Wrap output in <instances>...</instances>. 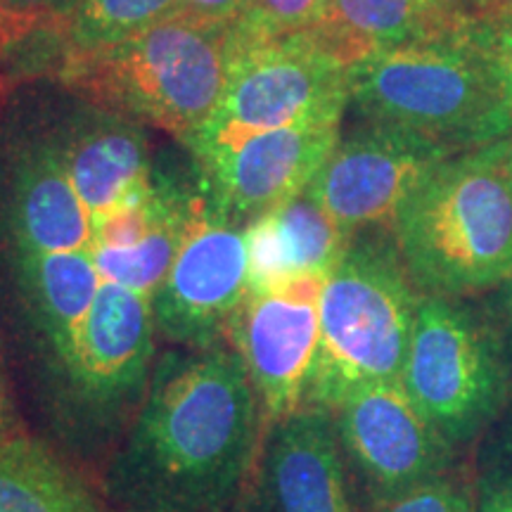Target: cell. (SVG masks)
I'll return each mask as SVG.
<instances>
[{
  "mask_svg": "<svg viewBox=\"0 0 512 512\" xmlns=\"http://www.w3.org/2000/svg\"><path fill=\"white\" fill-rule=\"evenodd\" d=\"M259 399L228 344L171 351L112 467L124 512H216L235 501L254 460Z\"/></svg>",
  "mask_w": 512,
  "mask_h": 512,
  "instance_id": "1",
  "label": "cell"
},
{
  "mask_svg": "<svg viewBox=\"0 0 512 512\" xmlns=\"http://www.w3.org/2000/svg\"><path fill=\"white\" fill-rule=\"evenodd\" d=\"M394 240L418 290L463 297L512 275L508 138L448 157L411 192Z\"/></svg>",
  "mask_w": 512,
  "mask_h": 512,
  "instance_id": "2",
  "label": "cell"
},
{
  "mask_svg": "<svg viewBox=\"0 0 512 512\" xmlns=\"http://www.w3.org/2000/svg\"><path fill=\"white\" fill-rule=\"evenodd\" d=\"M349 102L363 121L427 133L460 152L512 136V100L470 24L354 64Z\"/></svg>",
  "mask_w": 512,
  "mask_h": 512,
  "instance_id": "3",
  "label": "cell"
},
{
  "mask_svg": "<svg viewBox=\"0 0 512 512\" xmlns=\"http://www.w3.org/2000/svg\"><path fill=\"white\" fill-rule=\"evenodd\" d=\"M233 60V22L185 12L117 46L64 57V79L121 117L150 121L190 143L223 98Z\"/></svg>",
  "mask_w": 512,
  "mask_h": 512,
  "instance_id": "4",
  "label": "cell"
},
{
  "mask_svg": "<svg viewBox=\"0 0 512 512\" xmlns=\"http://www.w3.org/2000/svg\"><path fill=\"white\" fill-rule=\"evenodd\" d=\"M420 294L396 240H351L320 292V339L302 408L335 413L366 384L399 380Z\"/></svg>",
  "mask_w": 512,
  "mask_h": 512,
  "instance_id": "5",
  "label": "cell"
},
{
  "mask_svg": "<svg viewBox=\"0 0 512 512\" xmlns=\"http://www.w3.org/2000/svg\"><path fill=\"white\" fill-rule=\"evenodd\" d=\"M351 69L313 31L273 41H240L233 31L226 91L188 150L200 155L254 133L339 121L351 98Z\"/></svg>",
  "mask_w": 512,
  "mask_h": 512,
  "instance_id": "6",
  "label": "cell"
},
{
  "mask_svg": "<svg viewBox=\"0 0 512 512\" xmlns=\"http://www.w3.org/2000/svg\"><path fill=\"white\" fill-rule=\"evenodd\" d=\"M401 382L448 441L465 439L501 401V370L484 332L451 299L422 294Z\"/></svg>",
  "mask_w": 512,
  "mask_h": 512,
  "instance_id": "7",
  "label": "cell"
},
{
  "mask_svg": "<svg viewBox=\"0 0 512 512\" xmlns=\"http://www.w3.org/2000/svg\"><path fill=\"white\" fill-rule=\"evenodd\" d=\"M458 147L411 128L370 124L347 138L320 166L306 195L349 235L394 223L403 202Z\"/></svg>",
  "mask_w": 512,
  "mask_h": 512,
  "instance_id": "8",
  "label": "cell"
},
{
  "mask_svg": "<svg viewBox=\"0 0 512 512\" xmlns=\"http://www.w3.org/2000/svg\"><path fill=\"white\" fill-rule=\"evenodd\" d=\"M247 294L245 230L223 216L202 190L174 266L152 297L157 330L188 349L219 344Z\"/></svg>",
  "mask_w": 512,
  "mask_h": 512,
  "instance_id": "9",
  "label": "cell"
},
{
  "mask_svg": "<svg viewBox=\"0 0 512 512\" xmlns=\"http://www.w3.org/2000/svg\"><path fill=\"white\" fill-rule=\"evenodd\" d=\"M328 278H297L273 292H249L228 320L230 347L245 363L268 420L304 406L320 339V292Z\"/></svg>",
  "mask_w": 512,
  "mask_h": 512,
  "instance_id": "10",
  "label": "cell"
},
{
  "mask_svg": "<svg viewBox=\"0 0 512 512\" xmlns=\"http://www.w3.org/2000/svg\"><path fill=\"white\" fill-rule=\"evenodd\" d=\"M337 140L339 121L323 119L254 133L192 157L209 202L230 221L249 223L302 195Z\"/></svg>",
  "mask_w": 512,
  "mask_h": 512,
  "instance_id": "11",
  "label": "cell"
},
{
  "mask_svg": "<svg viewBox=\"0 0 512 512\" xmlns=\"http://www.w3.org/2000/svg\"><path fill=\"white\" fill-rule=\"evenodd\" d=\"M335 413L339 444L387 501L430 482L446 463L451 441L422 413L401 377L356 389Z\"/></svg>",
  "mask_w": 512,
  "mask_h": 512,
  "instance_id": "12",
  "label": "cell"
},
{
  "mask_svg": "<svg viewBox=\"0 0 512 512\" xmlns=\"http://www.w3.org/2000/svg\"><path fill=\"white\" fill-rule=\"evenodd\" d=\"M152 299L102 280L72 358L69 382L95 408L117 406L143 387L155 354Z\"/></svg>",
  "mask_w": 512,
  "mask_h": 512,
  "instance_id": "13",
  "label": "cell"
},
{
  "mask_svg": "<svg viewBox=\"0 0 512 512\" xmlns=\"http://www.w3.org/2000/svg\"><path fill=\"white\" fill-rule=\"evenodd\" d=\"M330 413L299 408L275 422L264 482L275 512H354Z\"/></svg>",
  "mask_w": 512,
  "mask_h": 512,
  "instance_id": "14",
  "label": "cell"
},
{
  "mask_svg": "<svg viewBox=\"0 0 512 512\" xmlns=\"http://www.w3.org/2000/svg\"><path fill=\"white\" fill-rule=\"evenodd\" d=\"M249 290L271 292L297 278H328L354 235L311 200L306 192L245 228Z\"/></svg>",
  "mask_w": 512,
  "mask_h": 512,
  "instance_id": "15",
  "label": "cell"
},
{
  "mask_svg": "<svg viewBox=\"0 0 512 512\" xmlns=\"http://www.w3.org/2000/svg\"><path fill=\"white\" fill-rule=\"evenodd\" d=\"M53 145L93 219L143 188L155 171L143 128L114 112L81 119Z\"/></svg>",
  "mask_w": 512,
  "mask_h": 512,
  "instance_id": "16",
  "label": "cell"
},
{
  "mask_svg": "<svg viewBox=\"0 0 512 512\" xmlns=\"http://www.w3.org/2000/svg\"><path fill=\"white\" fill-rule=\"evenodd\" d=\"M12 228L19 252H91L93 216L53 143L34 147L22 159Z\"/></svg>",
  "mask_w": 512,
  "mask_h": 512,
  "instance_id": "17",
  "label": "cell"
},
{
  "mask_svg": "<svg viewBox=\"0 0 512 512\" xmlns=\"http://www.w3.org/2000/svg\"><path fill=\"white\" fill-rule=\"evenodd\" d=\"M27 302L57 361L72 358L102 278L91 252H19Z\"/></svg>",
  "mask_w": 512,
  "mask_h": 512,
  "instance_id": "18",
  "label": "cell"
},
{
  "mask_svg": "<svg viewBox=\"0 0 512 512\" xmlns=\"http://www.w3.org/2000/svg\"><path fill=\"white\" fill-rule=\"evenodd\" d=\"M456 27L434 0H330L316 29L320 41L351 67L380 50Z\"/></svg>",
  "mask_w": 512,
  "mask_h": 512,
  "instance_id": "19",
  "label": "cell"
},
{
  "mask_svg": "<svg viewBox=\"0 0 512 512\" xmlns=\"http://www.w3.org/2000/svg\"><path fill=\"white\" fill-rule=\"evenodd\" d=\"M200 195H190L174 181L162 211L143 238L121 249L91 247V256L98 266L100 278L133 290L143 297H155V292L169 275L174 259L188 235L190 221L195 216Z\"/></svg>",
  "mask_w": 512,
  "mask_h": 512,
  "instance_id": "20",
  "label": "cell"
},
{
  "mask_svg": "<svg viewBox=\"0 0 512 512\" xmlns=\"http://www.w3.org/2000/svg\"><path fill=\"white\" fill-rule=\"evenodd\" d=\"M0 512H102L91 491L46 446L27 437L0 446Z\"/></svg>",
  "mask_w": 512,
  "mask_h": 512,
  "instance_id": "21",
  "label": "cell"
},
{
  "mask_svg": "<svg viewBox=\"0 0 512 512\" xmlns=\"http://www.w3.org/2000/svg\"><path fill=\"white\" fill-rule=\"evenodd\" d=\"M183 0H79L67 31V55L117 46L162 19L178 15Z\"/></svg>",
  "mask_w": 512,
  "mask_h": 512,
  "instance_id": "22",
  "label": "cell"
},
{
  "mask_svg": "<svg viewBox=\"0 0 512 512\" xmlns=\"http://www.w3.org/2000/svg\"><path fill=\"white\" fill-rule=\"evenodd\" d=\"M330 0H245L233 31L240 41H273L316 29Z\"/></svg>",
  "mask_w": 512,
  "mask_h": 512,
  "instance_id": "23",
  "label": "cell"
},
{
  "mask_svg": "<svg viewBox=\"0 0 512 512\" xmlns=\"http://www.w3.org/2000/svg\"><path fill=\"white\" fill-rule=\"evenodd\" d=\"M79 0H0V53L38 34L67 36Z\"/></svg>",
  "mask_w": 512,
  "mask_h": 512,
  "instance_id": "24",
  "label": "cell"
},
{
  "mask_svg": "<svg viewBox=\"0 0 512 512\" xmlns=\"http://www.w3.org/2000/svg\"><path fill=\"white\" fill-rule=\"evenodd\" d=\"M380 512H472V508L463 491L446 479L434 477L387 501Z\"/></svg>",
  "mask_w": 512,
  "mask_h": 512,
  "instance_id": "25",
  "label": "cell"
},
{
  "mask_svg": "<svg viewBox=\"0 0 512 512\" xmlns=\"http://www.w3.org/2000/svg\"><path fill=\"white\" fill-rule=\"evenodd\" d=\"M470 29L479 46L484 48V53L489 55V60L494 62L496 72L512 100V29L489 22H472Z\"/></svg>",
  "mask_w": 512,
  "mask_h": 512,
  "instance_id": "26",
  "label": "cell"
},
{
  "mask_svg": "<svg viewBox=\"0 0 512 512\" xmlns=\"http://www.w3.org/2000/svg\"><path fill=\"white\" fill-rule=\"evenodd\" d=\"M444 17L453 24H472L482 22L501 8L503 0H434Z\"/></svg>",
  "mask_w": 512,
  "mask_h": 512,
  "instance_id": "27",
  "label": "cell"
},
{
  "mask_svg": "<svg viewBox=\"0 0 512 512\" xmlns=\"http://www.w3.org/2000/svg\"><path fill=\"white\" fill-rule=\"evenodd\" d=\"M245 0H183L181 12L204 22H235Z\"/></svg>",
  "mask_w": 512,
  "mask_h": 512,
  "instance_id": "28",
  "label": "cell"
},
{
  "mask_svg": "<svg viewBox=\"0 0 512 512\" xmlns=\"http://www.w3.org/2000/svg\"><path fill=\"white\" fill-rule=\"evenodd\" d=\"M19 437L17 432V420L12 413V401L5 387V375H3V358H0V446L8 444L10 439Z\"/></svg>",
  "mask_w": 512,
  "mask_h": 512,
  "instance_id": "29",
  "label": "cell"
},
{
  "mask_svg": "<svg viewBox=\"0 0 512 512\" xmlns=\"http://www.w3.org/2000/svg\"><path fill=\"white\" fill-rule=\"evenodd\" d=\"M216 512H275V510L271 501H268L266 491H259V498H249V501H240V498H235V501L223 505V508Z\"/></svg>",
  "mask_w": 512,
  "mask_h": 512,
  "instance_id": "30",
  "label": "cell"
},
{
  "mask_svg": "<svg viewBox=\"0 0 512 512\" xmlns=\"http://www.w3.org/2000/svg\"><path fill=\"white\" fill-rule=\"evenodd\" d=\"M482 512H512V484L486 498Z\"/></svg>",
  "mask_w": 512,
  "mask_h": 512,
  "instance_id": "31",
  "label": "cell"
},
{
  "mask_svg": "<svg viewBox=\"0 0 512 512\" xmlns=\"http://www.w3.org/2000/svg\"><path fill=\"white\" fill-rule=\"evenodd\" d=\"M482 22L498 24V27L512 29V0H503L501 8H498L496 12H491V15L486 17V19H482Z\"/></svg>",
  "mask_w": 512,
  "mask_h": 512,
  "instance_id": "32",
  "label": "cell"
},
{
  "mask_svg": "<svg viewBox=\"0 0 512 512\" xmlns=\"http://www.w3.org/2000/svg\"><path fill=\"white\" fill-rule=\"evenodd\" d=\"M508 162H510V169H512V136L508 138Z\"/></svg>",
  "mask_w": 512,
  "mask_h": 512,
  "instance_id": "33",
  "label": "cell"
},
{
  "mask_svg": "<svg viewBox=\"0 0 512 512\" xmlns=\"http://www.w3.org/2000/svg\"><path fill=\"white\" fill-rule=\"evenodd\" d=\"M510 280H512V275H510ZM510 302H512V299H510Z\"/></svg>",
  "mask_w": 512,
  "mask_h": 512,
  "instance_id": "34",
  "label": "cell"
}]
</instances>
